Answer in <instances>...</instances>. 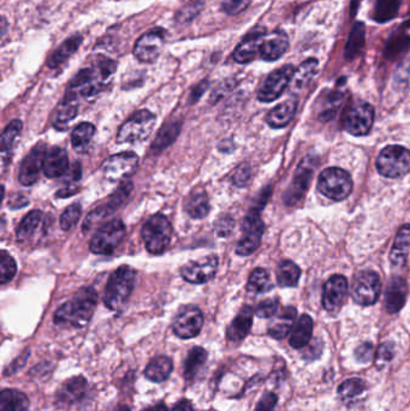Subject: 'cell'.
<instances>
[{
    "label": "cell",
    "instance_id": "obj_25",
    "mask_svg": "<svg viewBox=\"0 0 410 411\" xmlns=\"http://www.w3.org/2000/svg\"><path fill=\"white\" fill-rule=\"evenodd\" d=\"M68 154L61 147H54L46 153L44 173L49 178H58L68 171Z\"/></svg>",
    "mask_w": 410,
    "mask_h": 411
},
{
    "label": "cell",
    "instance_id": "obj_44",
    "mask_svg": "<svg viewBox=\"0 0 410 411\" xmlns=\"http://www.w3.org/2000/svg\"><path fill=\"white\" fill-rule=\"evenodd\" d=\"M319 68V61L316 58H308L304 61L294 73L293 82L294 87L302 88L313 80Z\"/></svg>",
    "mask_w": 410,
    "mask_h": 411
},
{
    "label": "cell",
    "instance_id": "obj_58",
    "mask_svg": "<svg viewBox=\"0 0 410 411\" xmlns=\"http://www.w3.org/2000/svg\"><path fill=\"white\" fill-rule=\"evenodd\" d=\"M28 200L24 195H14L11 200L9 201V206L11 207L12 210H17V208H22V207H26L28 205Z\"/></svg>",
    "mask_w": 410,
    "mask_h": 411
},
{
    "label": "cell",
    "instance_id": "obj_64",
    "mask_svg": "<svg viewBox=\"0 0 410 411\" xmlns=\"http://www.w3.org/2000/svg\"><path fill=\"white\" fill-rule=\"evenodd\" d=\"M116 411H131V410H130L129 407H118L117 410Z\"/></svg>",
    "mask_w": 410,
    "mask_h": 411
},
{
    "label": "cell",
    "instance_id": "obj_24",
    "mask_svg": "<svg viewBox=\"0 0 410 411\" xmlns=\"http://www.w3.org/2000/svg\"><path fill=\"white\" fill-rule=\"evenodd\" d=\"M253 314L254 312L251 307L249 305L244 307L228 328V331H226L228 340L232 342H239L247 337L253 325Z\"/></svg>",
    "mask_w": 410,
    "mask_h": 411
},
{
    "label": "cell",
    "instance_id": "obj_38",
    "mask_svg": "<svg viewBox=\"0 0 410 411\" xmlns=\"http://www.w3.org/2000/svg\"><path fill=\"white\" fill-rule=\"evenodd\" d=\"M367 385L365 381L359 377H354L344 381L339 387V398L346 404H353L360 400L361 396L366 392Z\"/></svg>",
    "mask_w": 410,
    "mask_h": 411
},
{
    "label": "cell",
    "instance_id": "obj_53",
    "mask_svg": "<svg viewBox=\"0 0 410 411\" xmlns=\"http://www.w3.org/2000/svg\"><path fill=\"white\" fill-rule=\"evenodd\" d=\"M251 1L253 0H224L221 4V9L228 15H239L251 5Z\"/></svg>",
    "mask_w": 410,
    "mask_h": 411
},
{
    "label": "cell",
    "instance_id": "obj_30",
    "mask_svg": "<svg viewBox=\"0 0 410 411\" xmlns=\"http://www.w3.org/2000/svg\"><path fill=\"white\" fill-rule=\"evenodd\" d=\"M174 365H172L171 358L167 356H156L149 362L146 370H144V377H147L149 381L160 384L166 381L171 375Z\"/></svg>",
    "mask_w": 410,
    "mask_h": 411
},
{
    "label": "cell",
    "instance_id": "obj_37",
    "mask_svg": "<svg viewBox=\"0 0 410 411\" xmlns=\"http://www.w3.org/2000/svg\"><path fill=\"white\" fill-rule=\"evenodd\" d=\"M23 123L19 119H14L12 122L9 123L3 135H1V161H3V168L6 165L9 158H10V152H11L14 143L16 142V138L19 137V133L22 131Z\"/></svg>",
    "mask_w": 410,
    "mask_h": 411
},
{
    "label": "cell",
    "instance_id": "obj_39",
    "mask_svg": "<svg viewBox=\"0 0 410 411\" xmlns=\"http://www.w3.org/2000/svg\"><path fill=\"white\" fill-rule=\"evenodd\" d=\"M81 42H82V38H81L80 35H75V36H72V38L66 40V41L52 54V57L47 61V65H49L51 68H58V66H61L64 61H68L69 58L71 57L72 54L79 50Z\"/></svg>",
    "mask_w": 410,
    "mask_h": 411
},
{
    "label": "cell",
    "instance_id": "obj_63",
    "mask_svg": "<svg viewBox=\"0 0 410 411\" xmlns=\"http://www.w3.org/2000/svg\"><path fill=\"white\" fill-rule=\"evenodd\" d=\"M361 1L362 0H351V4H350V11H351V16L355 15L357 11V9L360 6Z\"/></svg>",
    "mask_w": 410,
    "mask_h": 411
},
{
    "label": "cell",
    "instance_id": "obj_29",
    "mask_svg": "<svg viewBox=\"0 0 410 411\" xmlns=\"http://www.w3.org/2000/svg\"><path fill=\"white\" fill-rule=\"evenodd\" d=\"M209 196L202 188H196L190 193L189 196L184 202V210L193 219H202L209 213Z\"/></svg>",
    "mask_w": 410,
    "mask_h": 411
},
{
    "label": "cell",
    "instance_id": "obj_32",
    "mask_svg": "<svg viewBox=\"0 0 410 411\" xmlns=\"http://www.w3.org/2000/svg\"><path fill=\"white\" fill-rule=\"evenodd\" d=\"M207 351L201 347H195L188 352L186 361H184V370L183 375L186 381H193L198 377L202 368L205 367L207 361Z\"/></svg>",
    "mask_w": 410,
    "mask_h": 411
},
{
    "label": "cell",
    "instance_id": "obj_6",
    "mask_svg": "<svg viewBox=\"0 0 410 411\" xmlns=\"http://www.w3.org/2000/svg\"><path fill=\"white\" fill-rule=\"evenodd\" d=\"M380 175L388 178H399L410 172V151L401 146H389L380 152L376 159Z\"/></svg>",
    "mask_w": 410,
    "mask_h": 411
},
{
    "label": "cell",
    "instance_id": "obj_45",
    "mask_svg": "<svg viewBox=\"0 0 410 411\" xmlns=\"http://www.w3.org/2000/svg\"><path fill=\"white\" fill-rule=\"evenodd\" d=\"M301 277L300 267L293 261H283L278 266L277 282L281 288H293L296 286Z\"/></svg>",
    "mask_w": 410,
    "mask_h": 411
},
{
    "label": "cell",
    "instance_id": "obj_46",
    "mask_svg": "<svg viewBox=\"0 0 410 411\" xmlns=\"http://www.w3.org/2000/svg\"><path fill=\"white\" fill-rule=\"evenodd\" d=\"M274 285L271 283L270 274L264 268H255L248 279V293H264L272 290Z\"/></svg>",
    "mask_w": 410,
    "mask_h": 411
},
{
    "label": "cell",
    "instance_id": "obj_18",
    "mask_svg": "<svg viewBox=\"0 0 410 411\" xmlns=\"http://www.w3.org/2000/svg\"><path fill=\"white\" fill-rule=\"evenodd\" d=\"M348 280L346 277L336 274L329 278L324 285L323 305L329 313L339 312L346 302L348 295Z\"/></svg>",
    "mask_w": 410,
    "mask_h": 411
},
{
    "label": "cell",
    "instance_id": "obj_13",
    "mask_svg": "<svg viewBox=\"0 0 410 411\" xmlns=\"http://www.w3.org/2000/svg\"><path fill=\"white\" fill-rule=\"evenodd\" d=\"M204 326V314L196 305H186L179 310L172 325L179 338L191 339L200 335Z\"/></svg>",
    "mask_w": 410,
    "mask_h": 411
},
{
    "label": "cell",
    "instance_id": "obj_5",
    "mask_svg": "<svg viewBox=\"0 0 410 411\" xmlns=\"http://www.w3.org/2000/svg\"><path fill=\"white\" fill-rule=\"evenodd\" d=\"M318 191L334 201H343L353 191V181L346 170L329 168L320 175Z\"/></svg>",
    "mask_w": 410,
    "mask_h": 411
},
{
    "label": "cell",
    "instance_id": "obj_35",
    "mask_svg": "<svg viewBox=\"0 0 410 411\" xmlns=\"http://www.w3.org/2000/svg\"><path fill=\"white\" fill-rule=\"evenodd\" d=\"M366 27L362 22H356L354 24L353 29L350 31L349 39L346 42L344 50V58L346 61H353L362 52L365 47Z\"/></svg>",
    "mask_w": 410,
    "mask_h": 411
},
{
    "label": "cell",
    "instance_id": "obj_15",
    "mask_svg": "<svg viewBox=\"0 0 410 411\" xmlns=\"http://www.w3.org/2000/svg\"><path fill=\"white\" fill-rule=\"evenodd\" d=\"M218 265H219L218 256L207 255L186 263L181 270V273L186 282L191 284H205L214 278L218 270Z\"/></svg>",
    "mask_w": 410,
    "mask_h": 411
},
{
    "label": "cell",
    "instance_id": "obj_4",
    "mask_svg": "<svg viewBox=\"0 0 410 411\" xmlns=\"http://www.w3.org/2000/svg\"><path fill=\"white\" fill-rule=\"evenodd\" d=\"M171 223L163 214H156L144 223L141 230L146 249L154 255L163 254L172 238Z\"/></svg>",
    "mask_w": 410,
    "mask_h": 411
},
{
    "label": "cell",
    "instance_id": "obj_2",
    "mask_svg": "<svg viewBox=\"0 0 410 411\" xmlns=\"http://www.w3.org/2000/svg\"><path fill=\"white\" fill-rule=\"evenodd\" d=\"M116 70V64L111 59H105L96 65V68L81 70L69 86L66 94L76 99L91 98L103 89L106 82Z\"/></svg>",
    "mask_w": 410,
    "mask_h": 411
},
{
    "label": "cell",
    "instance_id": "obj_27",
    "mask_svg": "<svg viewBox=\"0 0 410 411\" xmlns=\"http://www.w3.org/2000/svg\"><path fill=\"white\" fill-rule=\"evenodd\" d=\"M296 100L289 99L284 103H279L278 106L272 108L266 117V123L271 128L281 129L291 122L294 116L296 113Z\"/></svg>",
    "mask_w": 410,
    "mask_h": 411
},
{
    "label": "cell",
    "instance_id": "obj_54",
    "mask_svg": "<svg viewBox=\"0 0 410 411\" xmlns=\"http://www.w3.org/2000/svg\"><path fill=\"white\" fill-rule=\"evenodd\" d=\"M394 355H395V350H394V345H392L391 342H384V344H381L376 356V363L378 367H383V365L391 361Z\"/></svg>",
    "mask_w": 410,
    "mask_h": 411
},
{
    "label": "cell",
    "instance_id": "obj_9",
    "mask_svg": "<svg viewBox=\"0 0 410 411\" xmlns=\"http://www.w3.org/2000/svg\"><path fill=\"white\" fill-rule=\"evenodd\" d=\"M244 237L239 240L236 245V253L241 256H248L253 254L261 243L262 235L265 230V225L260 218V210L254 207L244 218Z\"/></svg>",
    "mask_w": 410,
    "mask_h": 411
},
{
    "label": "cell",
    "instance_id": "obj_49",
    "mask_svg": "<svg viewBox=\"0 0 410 411\" xmlns=\"http://www.w3.org/2000/svg\"><path fill=\"white\" fill-rule=\"evenodd\" d=\"M202 8H204V1L202 0H194V1H191V3L179 10V14L176 15V19L179 23L190 22L202 11Z\"/></svg>",
    "mask_w": 410,
    "mask_h": 411
},
{
    "label": "cell",
    "instance_id": "obj_50",
    "mask_svg": "<svg viewBox=\"0 0 410 411\" xmlns=\"http://www.w3.org/2000/svg\"><path fill=\"white\" fill-rule=\"evenodd\" d=\"M409 40L408 35L399 34L391 36V40H389L388 46H386V54L389 58H395L396 56L404 52L409 46Z\"/></svg>",
    "mask_w": 410,
    "mask_h": 411
},
{
    "label": "cell",
    "instance_id": "obj_56",
    "mask_svg": "<svg viewBox=\"0 0 410 411\" xmlns=\"http://www.w3.org/2000/svg\"><path fill=\"white\" fill-rule=\"evenodd\" d=\"M278 397L274 393H266L262 397L254 411H274L277 405Z\"/></svg>",
    "mask_w": 410,
    "mask_h": 411
},
{
    "label": "cell",
    "instance_id": "obj_43",
    "mask_svg": "<svg viewBox=\"0 0 410 411\" xmlns=\"http://www.w3.org/2000/svg\"><path fill=\"white\" fill-rule=\"evenodd\" d=\"M95 128L91 123H80L79 126L72 130L71 145L77 152H84L91 145L93 136H94Z\"/></svg>",
    "mask_w": 410,
    "mask_h": 411
},
{
    "label": "cell",
    "instance_id": "obj_22",
    "mask_svg": "<svg viewBox=\"0 0 410 411\" xmlns=\"http://www.w3.org/2000/svg\"><path fill=\"white\" fill-rule=\"evenodd\" d=\"M314 166L308 164V160H304L301 163L300 166L297 168L295 178L293 184L289 189L288 193L285 194V201L288 205H295L304 198L306 191L311 184V177L314 173Z\"/></svg>",
    "mask_w": 410,
    "mask_h": 411
},
{
    "label": "cell",
    "instance_id": "obj_16",
    "mask_svg": "<svg viewBox=\"0 0 410 411\" xmlns=\"http://www.w3.org/2000/svg\"><path fill=\"white\" fill-rule=\"evenodd\" d=\"M165 44V31H151L142 35L134 46V56L142 63H153L159 57Z\"/></svg>",
    "mask_w": 410,
    "mask_h": 411
},
{
    "label": "cell",
    "instance_id": "obj_14",
    "mask_svg": "<svg viewBox=\"0 0 410 411\" xmlns=\"http://www.w3.org/2000/svg\"><path fill=\"white\" fill-rule=\"evenodd\" d=\"M137 166H139V156L135 153H118L105 161L104 176L110 182H119L134 175Z\"/></svg>",
    "mask_w": 410,
    "mask_h": 411
},
{
    "label": "cell",
    "instance_id": "obj_59",
    "mask_svg": "<svg viewBox=\"0 0 410 411\" xmlns=\"http://www.w3.org/2000/svg\"><path fill=\"white\" fill-rule=\"evenodd\" d=\"M171 411H194L193 404L190 403L188 400H179L175 407H172Z\"/></svg>",
    "mask_w": 410,
    "mask_h": 411
},
{
    "label": "cell",
    "instance_id": "obj_36",
    "mask_svg": "<svg viewBox=\"0 0 410 411\" xmlns=\"http://www.w3.org/2000/svg\"><path fill=\"white\" fill-rule=\"evenodd\" d=\"M311 335H313V320L311 316L304 314L294 326L293 333L289 340L290 345L294 349L306 347L311 340Z\"/></svg>",
    "mask_w": 410,
    "mask_h": 411
},
{
    "label": "cell",
    "instance_id": "obj_62",
    "mask_svg": "<svg viewBox=\"0 0 410 411\" xmlns=\"http://www.w3.org/2000/svg\"><path fill=\"white\" fill-rule=\"evenodd\" d=\"M142 411H169L167 410V407L163 402L156 404V405H152V407H146Z\"/></svg>",
    "mask_w": 410,
    "mask_h": 411
},
{
    "label": "cell",
    "instance_id": "obj_17",
    "mask_svg": "<svg viewBox=\"0 0 410 411\" xmlns=\"http://www.w3.org/2000/svg\"><path fill=\"white\" fill-rule=\"evenodd\" d=\"M45 145L35 146L31 152L23 159L19 168V181L24 187H31L38 182L41 170H44V163L46 156Z\"/></svg>",
    "mask_w": 410,
    "mask_h": 411
},
{
    "label": "cell",
    "instance_id": "obj_47",
    "mask_svg": "<svg viewBox=\"0 0 410 411\" xmlns=\"http://www.w3.org/2000/svg\"><path fill=\"white\" fill-rule=\"evenodd\" d=\"M17 272V263L8 251L3 250L0 254V282L1 284L11 282Z\"/></svg>",
    "mask_w": 410,
    "mask_h": 411
},
{
    "label": "cell",
    "instance_id": "obj_52",
    "mask_svg": "<svg viewBox=\"0 0 410 411\" xmlns=\"http://www.w3.org/2000/svg\"><path fill=\"white\" fill-rule=\"evenodd\" d=\"M235 228V220L231 215H221L218 220L216 221V226H214V231H216V236L218 237H228L231 235L232 231Z\"/></svg>",
    "mask_w": 410,
    "mask_h": 411
},
{
    "label": "cell",
    "instance_id": "obj_12",
    "mask_svg": "<svg viewBox=\"0 0 410 411\" xmlns=\"http://www.w3.org/2000/svg\"><path fill=\"white\" fill-rule=\"evenodd\" d=\"M374 108L365 101L354 103L346 112L344 128L354 136H365L372 129Z\"/></svg>",
    "mask_w": 410,
    "mask_h": 411
},
{
    "label": "cell",
    "instance_id": "obj_19",
    "mask_svg": "<svg viewBox=\"0 0 410 411\" xmlns=\"http://www.w3.org/2000/svg\"><path fill=\"white\" fill-rule=\"evenodd\" d=\"M133 191V183H126V184H122L121 188L118 189L116 193H114L109 201H107L106 205L100 207L98 210H93L91 213H89L87 219L84 220V231H89L93 226H94L98 221L101 220L104 218L109 217L111 214L114 213L116 210L121 207V206L124 203L126 198L129 196L130 191Z\"/></svg>",
    "mask_w": 410,
    "mask_h": 411
},
{
    "label": "cell",
    "instance_id": "obj_34",
    "mask_svg": "<svg viewBox=\"0 0 410 411\" xmlns=\"http://www.w3.org/2000/svg\"><path fill=\"white\" fill-rule=\"evenodd\" d=\"M296 318V309L286 307L281 315L271 323L269 326V335L274 339H283L289 335L293 328L294 320Z\"/></svg>",
    "mask_w": 410,
    "mask_h": 411
},
{
    "label": "cell",
    "instance_id": "obj_41",
    "mask_svg": "<svg viewBox=\"0 0 410 411\" xmlns=\"http://www.w3.org/2000/svg\"><path fill=\"white\" fill-rule=\"evenodd\" d=\"M402 0H376L372 17L376 22L386 23L395 19Z\"/></svg>",
    "mask_w": 410,
    "mask_h": 411
},
{
    "label": "cell",
    "instance_id": "obj_7",
    "mask_svg": "<svg viewBox=\"0 0 410 411\" xmlns=\"http://www.w3.org/2000/svg\"><path fill=\"white\" fill-rule=\"evenodd\" d=\"M156 126V116L149 110L137 111L117 133L118 143H135L149 138Z\"/></svg>",
    "mask_w": 410,
    "mask_h": 411
},
{
    "label": "cell",
    "instance_id": "obj_42",
    "mask_svg": "<svg viewBox=\"0 0 410 411\" xmlns=\"http://www.w3.org/2000/svg\"><path fill=\"white\" fill-rule=\"evenodd\" d=\"M41 210H34L23 218L16 228V238L19 242H26L29 237L33 236V233L38 230L39 225L41 223Z\"/></svg>",
    "mask_w": 410,
    "mask_h": 411
},
{
    "label": "cell",
    "instance_id": "obj_60",
    "mask_svg": "<svg viewBox=\"0 0 410 411\" xmlns=\"http://www.w3.org/2000/svg\"><path fill=\"white\" fill-rule=\"evenodd\" d=\"M77 191H79V189L75 187L64 188V189L58 191L57 196H59V198H69L71 195L76 194Z\"/></svg>",
    "mask_w": 410,
    "mask_h": 411
},
{
    "label": "cell",
    "instance_id": "obj_20",
    "mask_svg": "<svg viewBox=\"0 0 410 411\" xmlns=\"http://www.w3.org/2000/svg\"><path fill=\"white\" fill-rule=\"evenodd\" d=\"M288 34L283 31L262 33L260 42V58L266 61H278L288 51Z\"/></svg>",
    "mask_w": 410,
    "mask_h": 411
},
{
    "label": "cell",
    "instance_id": "obj_3",
    "mask_svg": "<svg viewBox=\"0 0 410 411\" xmlns=\"http://www.w3.org/2000/svg\"><path fill=\"white\" fill-rule=\"evenodd\" d=\"M136 272L133 267L121 266L111 274L104 295V303L110 310H121L129 300L135 285Z\"/></svg>",
    "mask_w": 410,
    "mask_h": 411
},
{
    "label": "cell",
    "instance_id": "obj_21",
    "mask_svg": "<svg viewBox=\"0 0 410 411\" xmlns=\"http://www.w3.org/2000/svg\"><path fill=\"white\" fill-rule=\"evenodd\" d=\"M87 380L84 377H71L58 390L56 403L59 407H70L76 404L87 395Z\"/></svg>",
    "mask_w": 410,
    "mask_h": 411
},
{
    "label": "cell",
    "instance_id": "obj_57",
    "mask_svg": "<svg viewBox=\"0 0 410 411\" xmlns=\"http://www.w3.org/2000/svg\"><path fill=\"white\" fill-rule=\"evenodd\" d=\"M373 357V345L371 342H365L357 347L355 351V358L361 363H367Z\"/></svg>",
    "mask_w": 410,
    "mask_h": 411
},
{
    "label": "cell",
    "instance_id": "obj_23",
    "mask_svg": "<svg viewBox=\"0 0 410 411\" xmlns=\"http://www.w3.org/2000/svg\"><path fill=\"white\" fill-rule=\"evenodd\" d=\"M408 286L404 279L401 277H394L389 283L386 293H385V308L389 313L395 314L403 308L406 301Z\"/></svg>",
    "mask_w": 410,
    "mask_h": 411
},
{
    "label": "cell",
    "instance_id": "obj_55",
    "mask_svg": "<svg viewBox=\"0 0 410 411\" xmlns=\"http://www.w3.org/2000/svg\"><path fill=\"white\" fill-rule=\"evenodd\" d=\"M251 168L248 164L239 165L237 170H236L235 173H234V177H232V181L235 183L237 187H244L247 186L249 179H251Z\"/></svg>",
    "mask_w": 410,
    "mask_h": 411
},
{
    "label": "cell",
    "instance_id": "obj_31",
    "mask_svg": "<svg viewBox=\"0 0 410 411\" xmlns=\"http://www.w3.org/2000/svg\"><path fill=\"white\" fill-rule=\"evenodd\" d=\"M410 248V225H403L396 236L395 243L390 253V261L394 266H402L406 263Z\"/></svg>",
    "mask_w": 410,
    "mask_h": 411
},
{
    "label": "cell",
    "instance_id": "obj_11",
    "mask_svg": "<svg viewBox=\"0 0 410 411\" xmlns=\"http://www.w3.org/2000/svg\"><path fill=\"white\" fill-rule=\"evenodd\" d=\"M295 68L293 65H284L274 70L264 81L258 91V99L262 103H272L284 93L293 80Z\"/></svg>",
    "mask_w": 410,
    "mask_h": 411
},
{
    "label": "cell",
    "instance_id": "obj_10",
    "mask_svg": "<svg viewBox=\"0 0 410 411\" xmlns=\"http://www.w3.org/2000/svg\"><path fill=\"white\" fill-rule=\"evenodd\" d=\"M381 280L376 272L365 270L357 274L351 285L354 302L360 305H372L379 298Z\"/></svg>",
    "mask_w": 410,
    "mask_h": 411
},
{
    "label": "cell",
    "instance_id": "obj_51",
    "mask_svg": "<svg viewBox=\"0 0 410 411\" xmlns=\"http://www.w3.org/2000/svg\"><path fill=\"white\" fill-rule=\"evenodd\" d=\"M278 307H279L278 300H276V298H269V300H265V301H262L261 303H259L258 307L255 309V314H256L259 318H262V319H269V318H272V316L276 315Z\"/></svg>",
    "mask_w": 410,
    "mask_h": 411
},
{
    "label": "cell",
    "instance_id": "obj_28",
    "mask_svg": "<svg viewBox=\"0 0 410 411\" xmlns=\"http://www.w3.org/2000/svg\"><path fill=\"white\" fill-rule=\"evenodd\" d=\"M79 112V99L74 96L65 94V98L58 105L54 117V126L57 130L64 131L68 128L70 122L74 121Z\"/></svg>",
    "mask_w": 410,
    "mask_h": 411
},
{
    "label": "cell",
    "instance_id": "obj_8",
    "mask_svg": "<svg viewBox=\"0 0 410 411\" xmlns=\"http://www.w3.org/2000/svg\"><path fill=\"white\" fill-rule=\"evenodd\" d=\"M126 237V225L121 219H114L103 225L91 240V253L110 255Z\"/></svg>",
    "mask_w": 410,
    "mask_h": 411
},
{
    "label": "cell",
    "instance_id": "obj_33",
    "mask_svg": "<svg viewBox=\"0 0 410 411\" xmlns=\"http://www.w3.org/2000/svg\"><path fill=\"white\" fill-rule=\"evenodd\" d=\"M29 400L24 393L14 388H6L0 393V411H27Z\"/></svg>",
    "mask_w": 410,
    "mask_h": 411
},
{
    "label": "cell",
    "instance_id": "obj_61",
    "mask_svg": "<svg viewBox=\"0 0 410 411\" xmlns=\"http://www.w3.org/2000/svg\"><path fill=\"white\" fill-rule=\"evenodd\" d=\"M206 87H207V83L199 84L198 88L193 91V101H196L199 99V96L205 91Z\"/></svg>",
    "mask_w": 410,
    "mask_h": 411
},
{
    "label": "cell",
    "instance_id": "obj_1",
    "mask_svg": "<svg viewBox=\"0 0 410 411\" xmlns=\"http://www.w3.org/2000/svg\"><path fill=\"white\" fill-rule=\"evenodd\" d=\"M98 303L93 288H84L54 313V324L63 328H82L91 321Z\"/></svg>",
    "mask_w": 410,
    "mask_h": 411
},
{
    "label": "cell",
    "instance_id": "obj_26",
    "mask_svg": "<svg viewBox=\"0 0 410 411\" xmlns=\"http://www.w3.org/2000/svg\"><path fill=\"white\" fill-rule=\"evenodd\" d=\"M262 33H254L248 35L239 42L234 52V59L239 64H247L254 61L255 58L260 57V42H261Z\"/></svg>",
    "mask_w": 410,
    "mask_h": 411
},
{
    "label": "cell",
    "instance_id": "obj_48",
    "mask_svg": "<svg viewBox=\"0 0 410 411\" xmlns=\"http://www.w3.org/2000/svg\"><path fill=\"white\" fill-rule=\"evenodd\" d=\"M81 214H82V208L79 203L69 206L61 215L59 224H61V230H64V231L71 230L76 225L77 221L80 220Z\"/></svg>",
    "mask_w": 410,
    "mask_h": 411
},
{
    "label": "cell",
    "instance_id": "obj_40",
    "mask_svg": "<svg viewBox=\"0 0 410 411\" xmlns=\"http://www.w3.org/2000/svg\"><path fill=\"white\" fill-rule=\"evenodd\" d=\"M181 131V124L177 122H170L161 126V129L156 133V140L152 143L153 152H160L166 149L175 142Z\"/></svg>",
    "mask_w": 410,
    "mask_h": 411
}]
</instances>
